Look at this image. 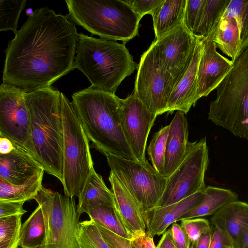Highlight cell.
<instances>
[{
	"mask_svg": "<svg viewBox=\"0 0 248 248\" xmlns=\"http://www.w3.org/2000/svg\"><path fill=\"white\" fill-rule=\"evenodd\" d=\"M46 240V229L43 212L39 205L22 224L20 247L21 248H40Z\"/></svg>",
	"mask_w": 248,
	"mask_h": 248,
	"instance_id": "26",
	"label": "cell"
},
{
	"mask_svg": "<svg viewBox=\"0 0 248 248\" xmlns=\"http://www.w3.org/2000/svg\"><path fill=\"white\" fill-rule=\"evenodd\" d=\"M209 164L206 138L189 142L183 161L167 178L160 206L177 202L204 190V177Z\"/></svg>",
	"mask_w": 248,
	"mask_h": 248,
	"instance_id": "10",
	"label": "cell"
},
{
	"mask_svg": "<svg viewBox=\"0 0 248 248\" xmlns=\"http://www.w3.org/2000/svg\"><path fill=\"white\" fill-rule=\"evenodd\" d=\"M163 176L168 178L183 161L188 145V127L185 113L177 111L169 124Z\"/></svg>",
	"mask_w": 248,
	"mask_h": 248,
	"instance_id": "20",
	"label": "cell"
},
{
	"mask_svg": "<svg viewBox=\"0 0 248 248\" xmlns=\"http://www.w3.org/2000/svg\"><path fill=\"white\" fill-rule=\"evenodd\" d=\"M22 216L0 218V248L20 246Z\"/></svg>",
	"mask_w": 248,
	"mask_h": 248,
	"instance_id": "33",
	"label": "cell"
},
{
	"mask_svg": "<svg viewBox=\"0 0 248 248\" xmlns=\"http://www.w3.org/2000/svg\"><path fill=\"white\" fill-rule=\"evenodd\" d=\"M181 221V226L187 234L191 243L199 239L212 227L209 221L203 218L197 217Z\"/></svg>",
	"mask_w": 248,
	"mask_h": 248,
	"instance_id": "35",
	"label": "cell"
},
{
	"mask_svg": "<svg viewBox=\"0 0 248 248\" xmlns=\"http://www.w3.org/2000/svg\"><path fill=\"white\" fill-rule=\"evenodd\" d=\"M35 200L42 209L46 229V242L40 248H81L80 216L75 199L43 186Z\"/></svg>",
	"mask_w": 248,
	"mask_h": 248,
	"instance_id": "8",
	"label": "cell"
},
{
	"mask_svg": "<svg viewBox=\"0 0 248 248\" xmlns=\"http://www.w3.org/2000/svg\"><path fill=\"white\" fill-rule=\"evenodd\" d=\"M72 98L76 114L92 142L91 147L105 155L137 160L121 127L120 98L92 86L74 93Z\"/></svg>",
	"mask_w": 248,
	"mask_h": 248,
	"instance_id": "2",
	"label": "cell"
},
{
	"mask_svg": "<svg viewBox=\"0 0 248 248\" xmlns=\"http://www.w3.org/2000/svg\"><path fill=\"white\" fill-rule=\"evenodd\" d=\"M169 124L155 133L147 148L149 159L154 169L163 176L165 156Z\"/></svg>",
	"mask_w": 248,
	"mask_h": 248,
	"instance_id": "31",
	"label": "cell"
},
{
	"mask_svg": "<svg viewBox=\"0 0 248 248\" xmlns=\"http://www.w3.org/2000/svg\"><path fill=\"white\" fill-rule=\"evenodd\" d=\"M232 62V68L216 89L208 119L248 140V46Z\"/></svg>",
	"mask_w": 248,
	"mask_h": 248,
	"instance_id": "6",
	"label": "cell"
},
{
	"mask_svg": "<svg viewBox=\"0 0 248 248\" xmlns=\"http://www.w3.org/2000/svg\"><path fill=\"white\" fill-rule=\"evenodd\" d=\"M205 0H187L184 23L194 35L198 26Z\"/></svg>",
	"mask_w": 248,
	"mask_h": 248,
	"instance_id": "36",
	"label": "cell"
},
{
	"mask_svg": "<svg viewBox=\"0 0 248 248\" xmlns=\"http://www.w3.org/2000/svg\"><path fill=\"white\" fill-rule=\"evenodd\" d=\"M176 85L162 68L153 46L141 55L138 65L133 94L151 112H166L170 96Z\"/></svg>",
	"mask_w": 248,
	"mask_h": 248,
	"instance_id": "11",
	"label": "cell"
},
{
	"mask_svg": "<svg viewBox=\"0 0 248 248\" xmlns=\"http://www.w3.org/2000/svg\"><path fill=\"white\" fill-rule=\"evenodd\" d=\"M108 180L114 201V209L121 221L133 237L146 233L143 209L136 199L110 171Z\"/></svg>",
	"mask_w": 248,
	"mask_h": 248,
	"instance_id": "17",
	"label": "cell"
},
{
	"mask_svg": "<svg viewBox=\"0 0 248 248\" xmlns=\"http://www.w3.org/2000/svg\"><path fill=\"white\" fill-rule=\"evenodd\" d=\"M63 130V168L62 181L66 197L78 196L94 170L89 140L72 102L61 93Z\"/></svg>",
	"mask_w": 248,
	"mask_h": 248,
	"instance_id": "7",
	"label": "cell"
},
{
	"mask_svg": "<svg viewBox=\"0 0 248 248\" xmlns=\"http://www.w3.org/2000/svg\"><path fill=\"white\" fill-rule=\"evenodd\" d=\"M202 49V41L198 39L191 63L170 96L166 110L168 113L177 110L186 114L197 101L198 69Z\"/></svg>",
	"mask_w": 248,
	"mask_h": 248,
	"instance_id": "19",
	"label": "cell"
},
{
	"mask_svg": "<svg viewBox=\"0 0 248 248\" xmlns=\"http://www.w3.org/2000/svg\"><path fill=\"white\" fill-rule=\"evenodd\" d=\"M210 221L228 234L234 248H239L242 229L248 224V203L238 201L230 202L213 215Z\"/></svg>",
	"mask_w": 248,
	"mask_h": 248,
	"instance_id": "21",
	"label": "cell"
},
{
	"mask_svg": "<svg viewBox=\"0 0 248 248\" xmlns=\"http://www.w3.org/2000/svg\"><path fill=\"white\" fill-rule=\"evenodd\" d=\"M78 36L67 15L36 9L8 42L2 83L25 93L51 86L75 69Z\"/></svg>",
	"mask_w": 248,
	"mask_h": 248,
	"instance_id": "1",
	"label": "cell"
},
{
	"mask_svg": "<svg viewBox=\"0 0 248 248\" xmlns=\"http://www.w3.org/2000/svg\"><path fill=\"white\" fill-rule=\"evenodd\" d=\"M25 93L16 87L0 85V137L9 139L38 161Z\"/></svg>",
	"mask_w": 248,
	"mask_h": 248,
	"instance_id": "12",
	"label": "cell"
},
{
	"mask_svg": "<svg viewBox=\"0 0 248 248\" xmlns=\"http://www.w3.org/2000/svg\"><path fill=\"white\" fill-rule=\"evenodd\" d=\"M213 229L212 225L209 231L203 234L199 239L191 243L190 248H209Z\"/></svg>",
	"mask_w": 248,
	"mask_h": 248,
	"instance_id": "43",
	"label": "cell"
},
{
	"mask_svg": "<svg viewBox=\"0 0 248 248\" xmlns=\"http://www.w3.org/2000/svg\"><path fill=\"white\" fill-rule=\"evenodd\" d=\"M87 214L90 219L115 234L130 240L133 238L121 221L114 208L96 205L91 208Z\"/></svg>",
	"mask_w": 248,
	"mask_h": 248,
	"instance_id": "29",
	"label": "cell"
},
{
	"mask_svg": "<svg viewBox=\"0 0 248 248\" xmlns=\"http://www.w3.org/2000/svg\"><path fill=\"white\" fill-rule=\"evenodd\" d=\"M78 198L77 210L80 216L96 205L114 208L112 192L107 187L101 175L97 174L95 170L89 176Z\"/></svg>",
	"mask_w": 248,
	"mask_h": 248,
	"instance_id": "22",
	"label": "cell"
},
{
	"mask_svg": "<svg viewBox=\"0 0 248 248\" xmlns=\"http://www.w3.org/2000/svg\"><path fill=\"white\" fill-rule=\"evenodd\" d=\"M121 124L125 138L136 159L147 161L146 143L157 115L151 112L133 94L120 99Z\"/></svg>",
	"mask_w": 248,
	"mask_h": 248,
	"instance_id": "14",
	"label": "cell"
},
{
	"mask_svg": "<svg viewBox=\"0 0 248 248\" xmlns=\"http://www.w3.org/2000/svg\"><path fill=\"white\" fill-rule=\"evenodd\" d=\"M187 0H163L152 14L156 40L184 23Z\"/></svg>",
	"mask_w": 248,
	"mask_h": 248,
	"instance_id": "23",
	"label": "cell"
},
{
	"mask_svg": "<svg viewBox=\"0 0 248 248\" xmlns=\"http://www.w3.org/2000/svg\"><path fill=\"white\" fill-rule=\"evenodd\" d=\"M213 226L209 248H234L233 244L224 231Z\"/></svg>",
	"mask_w": 248,
	"mask_h": 248,
	"instance_id": "40",
	"label": "cell"
},
{
	"mask_svg": "<svg viewBox=\"0 0 248 248\" xmlns=\"http://www.w3.org/2000/svg\"><path fill=\"white\" fill-rule=\"evenodd\" d=\"M25 202L0 201V218L23 215L27 212L23 208Z\"/></svg>",
	"mask_w": 248,
	"mask_h": 248,
	"instance_id": "39",
	"label": "cell"
},
{
	"mask_svg": "<svg viewBox=\"0 0 248 248\" xmlns=\"http://www.w3.org/2000/svg\"><path fill=\"white\" fill-rule=\"evenodd\" d=\"M212 36L217 48L233 62L241 52L238 31L231 18L222 16Z\"/></svg>",
	"mask_w": 248,
	"mask_h": 248,
	"instance_id": "25",
	"label": "cell"
},
{
	"mask_svg": "<svg viewBox=\"0 0 248 248\" xmlns=\"http://www.w3.org/2000/svg\"><path fill=\"white\" fill-rule=\"evenodd\" d=\"M14 145L10 153L0 155V178L11 185H21L45 170L25 150Z\"/></svg>",
	"mask_w": 248,
	"mask_h": 248,
	"instance_id": "18",
	"label": "cell"
},
{
	"mask_svg": "<svg viewBox=\"0 0 248 248\" xmlns=\"http://www.w3.org/2000/svg\"><path fill=\"white\" fill-rule=\"evenodd\" d=\"M204 193L203 190L177 202L143 210L147 235L153 238L163 234L170 225L178 221L182 215L198 205Z\"/></svg>",
	"mask_w": 248,
	"mask_h": 248,
	"instance_id": "16",
	"label": "cell"
},
{
	"mask_svg": "<svg viewBox=\"0 0 248 248\" xmlns=\"http://www.w3.org/2000/svg\"><path fill=\"white\" fill-rule=\"evenodd\" d=\"M230 0H205L197 28L194 34L200 40L215 31Z\"/></svg>",
	"mask_w": 248,
	"mask_h": 248,
	"instance_id": "28",
	"label": "cell"
},
{
	"mask_svg": "<svg viewBox=\"0 0 248 248\" xmlns=\"http://www.w3.org/2000/svg\"><path fill=\"white\" fill-rule=\"evenodd\" d=\"M112 172L128 189L143 210L159 206L167 178L159 173L147 160H131L106 155Z\"/></svg>",
	"mask_w": 248,
	"mask_h": 248,
	"instance_id": "9",
	"label": "cell"
},
{
	"mask_svg": "<svg viewBox=\"0 0 248 248\" xmlns=\"http://www.w3.org/2000/svg\"><path fill=\"white\" fill-rule=\"evenodd\" d=\"M131 242L135 248H157L153 238L149 236L146 233L133 237Z\"/></svg>",
	"mask_w": 248,
	"mask_h": 248,
	"instance_id": "42",
	"label": "cell"
},
{
	"mask_svg": "<svg viewBox=\"0 0 248 248\" xmlns=\"http://www.w3.org/2000/svg\"><path fill=\"white\" fill-rule=\"evenodd\" d=\"M223 15L232 19L235 24L242 52L248 46V0H230Z\"/></svg>",
	"mask_w": 248,
	"mask_h": 248,
	"instance_id": "30",
	"label": "cell"
},
{
	"mask_svg": "<svg viewBox=\"0 0 248 248\" xmlns=\"http://www.w3.org/2000/svg\"><path fill=\"white\" fill-rule=\"evenodd\" d=\"M198 40L183 23L152 43L162 68L176 85L191 63Z\"/></svg>",
	"mask_w": 248,
	"mask_h": 248,
	"instance_id": "13",
	"label": "cell"
},
{
	"mask_svg": "<svg viewBox=\"0 0 248 248\" xmlns=\"http://www.w3.org/2000/svg\"><path fill=\"white\" fill-rule=\"evenodd\" d=\"M78 239L81 248H112L91 219L80 222Z\"/></svg>",
	"mask_w": 248,
	"mask_h": 248,
	"instance_id": "34",
	"label": "cell"
},
{
	"mask_svg": "<svg viewBox=\"0 0 248 248\" xmlns=\"http://www.w3.org/2000/svg\"><path fill=\"white\" fill-rule=\"evenodd\" d=\"M202 49L199 63L196 100L216 90L233 66V62L217 50L212 36L201 40Z\"/></svg>",
	"mask_w": 248,
	"mask_h": 248,
	"instance_id": "15",
	"label": "cell"
},
{
	"mask_svg": "<svg viewBox=\"0 0 248 248\" xmlns=\"http://www.w3.org/2000/svg\"><path fill=\"white\" fill-rule=\"evenodd\" d=\"M239 248H248V224L242 229Z\"/></svg>",
	"mask_w": 248,
	"mask_h": 248,
	"instance_id": "46",
	"label": "cell"
},
{
	"mask_svg": "<svg viewBox=\"0 0 248 248\" xmlns=\"http://www.w3.org/2000/svg\"><path fill=\"white\" fill-rule=\"evenodd\" d=\"M14 148L13 143L8 139L0 137V155L10 153Z\"/></svg>",
	"mask_w": 248,
	"mask_h": 248,
	"instance_id": "45",
	"label": "cell"
},
{
	"mask_svg": "<svg viewBox=\"0 0 248 248\" xmlns=\"http://www.w3.org/2000/svg\"><path fill=\"white\" fill-rule=\"evenodd\" d=\"M157 248H177L173 241L170 229L167 230L160 239Z\"/></svg>",
	"mask_w": 248,
	"mask_h": 248,
	"instance_id": "44",
	"label": "cell"
},
{
	"mask_svg": "<svg viewBox=\"0 0 248 248\" xmlns=\"http://www.w3.org/2000/svg\"><path fill=\"white\" fill-rule=\"evenodd\" d=\"M25 0H0V31L17 32L20 15L26 6Z\"/></svg>",
	"mask_w": 248,
	"mask_h": 248,
	"instance_id": "32",
	"label": "cell"
},
{
	"mask_svg": "<svg viewBox=\"0 0 248 248\" xmlns=\"http://www.w3.org/2000/svg\"><path fill=\"white\" fill-rule=\"evenodd\" d=\"M204 192L202 201L182 215L178 221L213 216L227 204L238 199L237 194L228 189L208 186L205 187Z\"/></svg>",
	"mask_w": 248,
	"mask_h": 248,
	"instance_id": "24",
	"label": "cell"
},
{
	"mask_svg": "<svg viewBox=\"0 0 248 248\" xmlns=\"http://www.w3.org/2000/svg\"><path fill=\"white\" fill-rule=\"evenodd\" d=\"M44 171L34 175L21 185H11L0 178V201L26 202L35 199L43 186Z\"/></svg>",
	"mask_w": 248,
	"mask_h": 248,
	"instance_id": "27",
	"label": "cell"
},
{
	"mask_svg": "<svg viewBox=\"0 0 248 248\" xmlns=\"http://www.w3.org/2000/svg\"><path fill=\"white\" fill-rule=\"evenodd\" d=\"M95 224L103 238L112 248H135L130 240L122 237L103 226Z\"/></svg>",
	"mask_w": 248,
	"mask_h": 248,
	"instance_id": "37",
	"label": "cell"
},
{
	"mask_svg": "<svg viewBox=\"0 0 248 248\" xmlns=\"http://www.w3.org/2000/svg\"><path fill=\"white\" fill-rule=\"evenodd\" d=\"M125 43L78 34L74 66L96 89L115 93L122 81L138 68Z\"/></svg>",
	"mask_w": 248,
	"mask_h": 248,
	"instance_id": "4",
	"label": "cell"
},
{
	"mask_svg": "<svg viewBox=\"0 0 248 248\" xmlns=\"http://www.w3.org/2000/svg\"><path fill=\"white\" fill-rule=\"evenodd\" d=\"M170 230L174 244L177 248H190V239L181 225L173 223L171 224Z\"/></svg>",
	"mask_w": 248,
	"mask_h": 248,
	"instance_id": "41",
	"label": "cell"
},
{
	"mask_svg": "<svg viewBox=\"0 0 248 248\" xmlns=\"http://www.w3.org/2000/svg\"><path fill=\"white\" fill-rule=\"evenodd\" d=\"M37 159L45 171L63 178V130L61 92L52 86L25 93Z\"/></svg>",
	"mask_w": 248,
	"mask_h": 248,
	"instance_id": "3",
	"label": "cell"
},
{
	"mask_svg": "<svg viewBox=\"0 0 248 248\" xmlns=\"http://www.w3.org/2000/svg\"><path fill=\"white\" fill-rule=\"evenodd\" d=\"M134 11L142 17L145 15H152L163 0H124Z\"/></svg>",
	"mask_w": 248,
	"mask_h": 248,
	"instance_id": "38",
	"label": "cell"
},
{
	"mask_svg": "<svg viewBox=\"0 0 248 248\" xmlns=\"http://www.w3.org/2000/svg\"><path fill=\"white\" fill-rule=\"evenodd\" d=\"M67 16L100 38L124 43L138 33L141 17L124 0H65Z\"/></svg>",
	"mask_w": 248,
	"mask_h": 248,
	"instance_id": "5",
	"label": "cell"
}]
</instances>
